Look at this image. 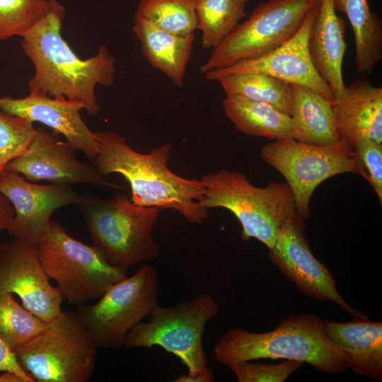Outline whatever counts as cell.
I'll return each mask as SVG.
<instances>
[{"label":"cell","instance_id":"cell-6","mask_svg":"<svg viewBox=\"0 0 382 382\" xmlns=\"http://www.w3.org/2000/svg\"><path fill=\"white\" fill-rule=\"evenodd\" d=\"M97 348L77 313L62 311L14 354L35 381L86 382L96 369Z\"/></svg>","mask_w":382,"mask_h":382},{"label":"cell","instance_id":"cell-5","mask_svg":"<svg viewBox=\"0 0 382 382\" xmlns=\"http://www.w3.org/2000/svg\"><path fill=\"white\" fill-rule=\"evenodd\" d=\"M200 181L205 191L198 204L207 209L221 207L231 212L241 223L244 241L254 238L270 250L281 229L301 219L286 183L271 182L258 187L244 173L228 170L204 175Z\"/></svg>","mask_w":382,"mask_h":382},{"label":"cell","instance_id":"cell-23","mask_svg":"<svg viewBox=\"0 0 382 382\" xmlns=\"http://www.w3.org/2000/svg\"><path fill=\"white\" fill-rule=\"evenodd\" d=\"M221 105L227 117L241 132L273 140L293 137L291 116L262 102L233 96Z\"/></svg>","mask_w":382,"mask_h":382},{"label":"cell","instance_id":"cell-21","mask_svg":"<svg viewBox=\"0 0 382 382\" xmlns=\"http://www.w3.org/2000/svg\"><path fill=\"white\" fill-rule=\"evenodd\" d=\"M132 31L140 41L149 63L165 74L175 86L182 87L192 56L195 33L179 35L165 31L137 13L134 16Z\"/></svg>","mask_w":382,"mask_h":382},{"label":"cell","instance_id":"cell-27","mask_svg":"<svg viewBox=\"0 0 382 382\" xmlns=\"http://www.w3.org/2000/svg\"><path fill=\"white\" fill-rule=\"evenodd\" d=\"M47 324L21 306L12 294L0 292V338L11 352L37 336Z\"/></svg>","mask_w":382,"mask_h":382},{"label":"cell","instance_id":"cell-10","mask_svg":"<svg viewBox=\"0 0 382 382\" xmlns=\"http://www.w3.org/2000/svg\"><path fill=\"white\" fill-rule=\"evenodd\" d=\"M160 291L156 268L146 264L110 286L96 303L79 306L76 313L98 347L120 349L129 331L158 306Z\"/></svg>","mask_w":382,"mask_h":382},{"label":"cell","instance_id":"cell-18","mask_svg":"<svg viewBox=\"0 0 382 382\" xmlns=\"http://www.w3.org/2000/svg\"><path fill=\"white\" fill-rule=\"evenodd\" d=\"M345 33V23L336 13L332 1L321 0L308 32V50L317 72L332 89L335 102L345 88L342 69L347 47Z\"/></svg>","mask_w":382,"mask_h":382},{"label":"cell","instance_id":"cell-19","mask_svg":"<svg viewBox=\"0 0 382 382\" xmlns=\"http://www.w3.org/2000/svg\"><path fill=\"white\" fill-rule=\"evenodd\" d=\"M332 110L340 138L352 146L362 139L382 143L381 86L357 79L345 86Z\"/></svg>","mask_w":382,"mask_h":382},{"label":"cell","instance_id":"cell-2","mask_svg":"<svg viewBox=\"0 0 382 382\" xmlns=\"http://www.w3.org/2000/svg\"><path fill=\"white\" fill-rule=\"evenodd\" d=\"M95 134L98 153L93 164L103 176L122 175L129 184L134 204L175 210L195 224L208 218V209L198 204L205 191L202 183L180 177L169 169V142L143 154L116 132L105 130Z\"/></svg>","mask_w":382,"mask_h":382},{"label":"cell","instance_id":"cell-14","mask_svg":"<svg viewBox=\"0 0 382 382\" xmlns=\"http://www.w3.org/2000/svg\"><path fill=\"white\" fill-rule=\"evenodd\" d=\"M0 292L18 295L25 308L47 323L62 311L63 297L50 284L37 248L15 238L0 243Z\"/></svg>","mask_w":382,"mask_h":382},{"label":"cell","instance_id":"cell-26","mask_svg":"<svg viewBox=\"0 0 382 382\" xmlns=\"http://www.w3.org/2000/svg\"><path fill=\"white\" fill-rule=\"evenodd\" d=\"M248 0H198L197 30L205 49L216 47L246 16Z\"/></svg>","mask_w":382,"mask_h":382},{"label":"cell","instance_id":"cell-24","mask_svg":"<svg viewBox=\"0 0 382 382\" xmlns=\"http://www.w3.org/2000/svg\"><path fill=\"white\" fill-rule=\"evenodd\" d=\"M336 11L345 13L355 40V62L360 74L371 73L382 59V21L368 0H332Z\"/></svg>","mask_w":382,"mask_h":382},{"label":"cell","instance_id":"cell-36","mask_svg":"<svg viewBox=\"0 0 382 382\" xmlns=\"http://www.w3.org/2000/svg\"><path fill=\"white\" fill-rule=\"evenodd\" d=\"M0 382H25L24 378L13 371H4L0 375Z\"/></svg>","mask_w":382,"mask_h":382},{"label":"cell","instance_id":"cell-35","mask_svg":"<svg viewBox=\"0 0 382 382\" xmlns=\"http://www.w3.org/2000/svg\"><path fill=\"white\" fill-rule=\"evenodd\" d=\"M214 378L212 371L207 367L204 370L193 374H183L176 379L174 382H213Z\"/></svg>","mask_w":382,"mask_h":382},{"label":"cell","instance_id":"cell-9","mask_svg":"<svg viewBox=\"0 0 382 382\" xmlns=\"http://www.w3.org/2000/svg\"><path fill=\"white\" fill-rule=\"evenodd\" d=\"M321 0H268L260 3L214 48L200 66L205 74L264 56L289 40Z\"/></svg>","mask_w":382,"mask_h":382},{"label":"cell","instance_id":"cell-33","mask_svg":"<svg viewBox=\"0 0 382 382\" xmlns=\"http://www.w3.org/2000/svg\"><path fill=\"white\" fill-rule=\"evenodd\" d=\"M1 371H13L23 377L25 382H35L18 364L15 354L6 347L0 338V372Z\"/></svg>","mask_w":382,"mask_h":382},{"label":"cell","instance_id":"cell-11","mask_svg":"<svg viewBox=\"0 0 382 382\" xmlns=\"http://www.w3.org/2000/svg\"><path fill=\"white\" fill-rule=\"evenodd\" d=\"M261 155L285 178L303 221L310 216L311 196L321 183L338 174L357 173L353 147L342 139L324 146L302 143L292 137L280 139L264 145Z\"/></svg>","mask_w":382,"mask_h":382},{"label":"cell","instance_id":"cell-30","mask_svg":"<svg viewBox=\"0 0 382 382\" xmlns=\"http://www.w3.org/2000/svg\"><path fill=\"white\" fill-rule=\"evenodd\" d=\"M35 134L32 122L0 111V173L27 151Z\"/></svg>","mask_w":382,"mask_h":382},{"label":"cell","instance_id":"cell-15","mask_svg":"<svg viewBox=\"0 0 382 382\" xmlns=\"http://www.w3.org/2000/svg\"><path fill=\"white\" fill-rule=\"evenodd\" d=\"M77 151L54 132L37 128L27 151L9 162L5 169L21 174L31 182L46 180L57 185L87 183L100 188L122 187L107 180L93 163L80 161Z\"/></svg>","mask_w":382,"mask_h":382},{"label":"cell","instance_id":"cell-34","mask_svg":"<svg viewBox=\"0 0 382 382\" xmlns=\"http://www.w3.org/2000/svg\"><path fill=\"white\" fill-rule=\"evenodd\" d=\"M14 214V208L10 201L0 193V231L6 230Z\"/></svg>","mask_w":382,"mask_h":382},{"label":"cell","instance_id":"cell-17","mask_svg":"<svg viewBox=\"0 0 382 382\" xmlns=\"http://www.w3.org/2000/svg\"><path fill=\"white\" fill-rule=\"evenodd\" d=\"M81 109L83 106L79 103L65 98L50 97L40 92H30L22 98H0L1 111L50 127L55 134L63 135L66 141L93 162L98 153V144L95 132L90 130L81 117Z\"/></svg>","mask_w":382,"mask_h":382},{"label":"cell","instance_id":"cell-13","mask_svg":"<svg viewBox=\"0 0 382 382\" xmlns=\"http://www.w3.org/2000/svg\"><path fill=\"white\" fill-rule=\"evenodd\" d=\"M0 193L7 197L15 211L6 231L15 239L35 247L47 233L53 213L74 204L79 197L71 185L34 184L6 169L0 173Z\"/></svg>","mask_w":382,"mask_h":382},{"label":"cell","instance_id":"cell-28","mask_svg":"<svg viewBox=\"0 0 382 382\" xmlns=\"http://www.w3.org/2000/svg\"><path fill=\"white\" fill-rule=\"evenodd\" d=\"M198 0H139L137 13L158 28L185 35L197 30Z\"/></svg>","mask_w":382,"mask_h":382},{"label":"cell","instance_id":"cell-32","mask_svg":"<svg viewBox=\"0 0 382 382\" xmlns=\"http://www.w3.org/2000/svg\"><path fill=\"white\" fill-rule=\"evenodd\" d=\"M356 159L357 173L372 186L380 204L382 203V144L362 139L352 146Z\"/></svg>","mask_w":382,"mask_h":382},{"label":"cell","instance_id":"cell-16","mask_svg":"<svg viewBox=\"0 0 382 382\" xmlns=\"http://www.w3.org/2000/svg\"><path fill=\"white\" fill-rule=\"evenodd\" d=\"M319 5L306 15L298 32L286 42L259 58L238 62L231 66L214 69L204 74L209 81L232 74L257 73L273 76L290 84L311 88L332 104L335 97L332 89L317 72L308 50L311 25L318 13Z\"/></svg>","mask_w":382,"mask_h":382},{"label":"cell","instance_id":"cell-7","mask_svg":"<svg viewBox=\"0 0 382 382\" xmlns=\"http://www.w3.org/2000/svg\"><path fill=\"white\" fill-rule=\"evenodd\" d=\"M37 248L47 277L57 282L63 298L79 306L98 299L127 277L126 271L110 265L93 245L70 236L55 220Z\"/></svg>","mask_w":382,"mask_h":382},{"label":"cell","instance_id":"cell-12","mask_svg":"<svg viewBox=\"0 0 382 382\" xmlns=\"http://www.w3.org/2000/svg\"><path fill=\"white\" fill-rule=\"evenodd\" d=\"M301 219L286 224L269 250L270 262L303 295L320 301H333L354 319L368 318L365 313L357 311L342 298L334 275L313 255Z\"/></svg>","mask_w":382,"mask_h":382},{"label":"cell","instance_id":"cell-22","mask_svg":"<svg viewBox=\"0 0 382 382\" xmlns=\"http://www.w3.org/2000/svg\"><path fill=\"white\" fill-rule=\"evenodd\" d=\"M291 122L294 139L308 144L324 146L340 139L332 104L315 90L291 84Z\"/></svg>","mask_w":382,"mask_h":382},{"label":"cell","instance_id":"cell-31","mask_svg":"<svg viewBox=\"0 0 382 382\" xmlns=\"http://www.w3.org/2000/svg\"><path fill=\"white\" fill-rule=\"evenodd\" d=\"M303 364L294 360L276 364L245 361L228 366L239 382H284Z\"/></svg>","mask_w":382,"mask_h":382},{"label":"cell","instance_id":"cell-29","mask_svg":"<svg viewBox=\"0 0 382 382\" xmlns=\"http://www.w3.org/2000/svg\"><path fill=\"white\" fill-rule=\"evenodd\" d=\"M47 0H0V41L23 37L38 22Z\"/></svg>","mask_w":382,"mask_h":382},{"label":"cell","instance_id":"cell-1","mask_svg":"<svg viewBox=\"0 0 382 382\" xmlns=\"http://www.w3.org/2000/svg\"><path fill=\"white\" fill-rule=\"evenodd\" d=\"M64 17V6L47 0L40 19L22 37V50L35 68L29 91L79 103L96 115L100 110L96 87L112 85L115 59L105 46H100L92 57L79 58L62 35Z\"/></svg>","mask_w":382,"mask_h":382},{"label":"cell","instance_id":"cell-8","mask_svg":"<svg viewBox=\"0 0 382 382\" xmlns=\"http://www.w3.org/2000/svg\"><path fill=\"white\" fill-rule=\"evenodd\" d=\"M219 306L203 294L170 307H156L146 322H140L127 333L125 346L151 348L158 346L172 353L193 374L207 367L208 357L202 337L207 322L219 313Z\"/></svg>","mask_w":382,"mask_h":382},{"label":"cell","instance_id":"cell-4","mask_svg":"<svg viewBox=\"0 0 382 382\" xmlns=\"http://www.w3.org/2000/svg\"><path fill=\"white\" fill-rule=\"evenodd\" d=\"M74 204L81 212L93 245L112 266L126 271L160 253L152 236L161 209L134 204L124 194L102 199L79 194Z\"/></svg>","mask_w":382,"mask_h":382},{"label":"cell","instance_id":"cell-20","mask_svg":"<svg viewBox=\"0 0 382 382\" xmlns=\"http://www.w3.org/2000/svg\"><path fill=\"white\" fill-rule=\"evenodd\" d=\"M326 338L344 353L348 369L382 381V322L356 318L349 322L322 320Z\"/></svg>","mask_w":382,"mask_h":382},{"label":"cell","instance_id":"cell-3","mask_svg":"<svg viewBox=\"0 0 382 382\" xmlns=\"http://www.w3.org/2000/svg\"><path fill=\"white\" fill-rule=\"evenodd\" d=\"M214 354L217 361L226 366L283 359L308 363L319 372L331 375L348 369L344 353L326 338L322 320L315 314L291 315L266 332L230 328L216 343Z\"/></svg>","mask_w":382,"mask_h":382},{"label":"cell","instance_id":"cell-25","mask_svg":"<svg viewBox=\"0 0 382 382\" xmlns=\"http://www.w3.org/2000/svg\"><path fill=\"white\" fill-rule=\"evenodd\" d=\"M218 81L226 96H238L267 103L291 115V84L273 76L257 73H239L223 76Z\"/></svg>","mask_w":382,"mask_h":382}]
</instances>
